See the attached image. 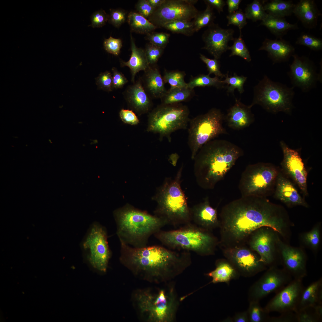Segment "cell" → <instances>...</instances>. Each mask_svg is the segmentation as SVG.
<instances>
[{"mask_svg": "<svg viewBox=\"0 0 322 322\" xmlns=\"http://www.w3.org/2000/svg\"><path fill=\"white\" fill-rule=\"evenodd\" d=\"M222 240L239 243L253 232L269 227L283 235L285 214L266 197L242 196L226 205L220 215Z\"/></svg>", "mask_w": 322, "mask_h": 322, "instance_id": "obj_1", "label": "cell"}, {"mask_svg": "<svg viewBox=\"0 0 322 322\" xmlns=\"http://www.w3.org/2000/svg\"><path fill=\"white\" fill-rule=\"evenodd\" d=\"M122 263L136 275L156 282L179 274L191 264L189 252L159 245L137 248L120 242Z\"/></svg>", "mask_w": 322, "mask_h": 322, "instance_id": "obj_2", "label": "cell"}, {"mask_svg": "<svg viewBox=\"0 0 322 322\" xmlns=\"http://www.w3.org/2000/svg\"><path fill=\"white\" fill-rule=\"evenodd\" d=\"M243 155L240 148L229 141L215 140L208 142L193 160L197 183L203 189H213Z\"/></svg>", "mask_w": 322, "mask_h": 322, "instance_id": "obj_3", "label": "cell"}, {"mask_svg": "<svg viewBox=\"0 0 322 322\" xmlns=\"http://www.w3.org/2000/svg\"><path fill=\"white\" fill-rule=\"evenodd\" d=\"M114 215L120 242L134 247L147 246L150 237L167 224L156 215L130 207L116 210Z\"/></svg>", "mask_w": 322, "mask_h": 322, "instance_id": "obj_4", "label": "cell"}, {"mask_svg": "<svg viewBox=\"0 0 322 322\" xmlns=\"http://www.w3.org/2000/svg\"><path fill=\"white\" fill-rule=\"evenodd\" d=\"M183 168L182 165L174 178L167 179L157 197L156 215L174 226L191 222L190 208L181 186Z\"/></svg>", "mask_w": 322, "mask_h": 322, "instance_id": "obj_5", "label": "cell"}, {"mask_svg": "<svg viewBox=\"0 0 322 322\" xmlns=\"http://www.w3.org/2000/svg\"><path fill=\"white\" fill-rule=\"evenodd\" d=\"M154 235L168 249L192 251L202 256L212 254L217 244L216 239L209 231L191 222L176 230H161Z\"/></svg>", "mask_w": 322, "mask_h": 322, "instance_id": "obj_6", "label": "cell"}, {"mask_svg": "<svg viewBox=\"0 0 322 322\" xmlns=\"http://www.w3.org/2000/svg\"><path fill=\"white\" fill-rule=\"evenodd\" d=\"M189 114L188 107L181 103H161L148 113L147 131L158 134L161 140L165 137L170 142L173 133L187 128Z\"/></svg>", "mask_w": 322, "mask_h": 322, "instance_id": "obj_7", "label": "cell"}, {"mask_svg": "<svg viewBox=\"0 0 322 322\" xmlns=\"http://www.w3.org/2000/svg\"><path fill=\"white\" fill-rule=\"evenodd\" d=\"M294 88L273 81L265 75L254 87L253 100L249 106L251 108L258 105L274 114L283 112L290 114L293 108Z\"/></svg>", "mask_w": 322, "mask_h": 322, "instance_id": "obj_8", "label": "cell"}, {"mask_svg": "<svg viewBox=\"0 0 322 322\" xmlns=\"http://www.w3.org/2000/svg\"><path fill=\"white\" fill-rule=\"evenodd\" d=\"M135 299L139 311L147 321L168 322L173 320L177 303L172 290H142L136 293Z\"/></svg>", "mask_w": 322, "mask_h": 322, "instance_id": "obj_9", "label": "cell"}, {"mask_svg": "<svg viewBox=\"0 0 322 322\" xmlns=\"http://www.w3.org/2000/svg\"><path fill=\"white\" fill-rule=\"evenodd\" d=\"M224 120V114L216 108L190 119L188 143L192 160L204 145L220 135L227 133L223 125Z\"/></svg>", "mask_w": 322, "mask_h": 322, "instance_id": "obj_10", "label": "cell"}, {"mask_svg": "<svg viewBox=\"0 0 322 322\" xmlns=\"http://www.w3.org/2000/svg\"><path fill=\"white\" fill-rule=\"evenodd\" d=\"M280 171L270 163L248 165L242 173L239 183L242 196L266 197L274 191Z\"/></svg>", "mask_w": 322, "mask_h": 322, "instance_id": "obj_11", "label": "cell"}, {"mask_svg": "<svg viewBox=\"0 0 322 322\" xmlns=\"http://www.w3.org/2000/svg\"><path fill=\"white\" fill-rule=\"evenodd\" d=\"M81 247L93 268L102 272L106 271L111 252L105 227L98 222L93 223L83 240Z\"/></svg>", "mask_w": 322, "mask_h": 322, "instance_id": "obj_12", "label": "cell"}, {"mask_svg": "<svg viewBox=\"0 0 322 322\" xmlns=\"http://www.w3.org/2000/svg\"><path fill=\"white\" fill-rule=\"evenodd\" d=\"M196 1L165 0L148 20L157 28L172 21H191L199 12L194 6Z\"/></svg>", "mask_w": 322, "mask_h": 322, "instance_id": "obj_13", "label": "cell"}, {"mask_svg": "<svg viewBox=\"0 0 322 322\" xmlns=\"http://www.w3.org/2000/svg\"><path fill=\"white\" fill-rule=\"evenodd\" d=\"M292 280L291 276L284 269L271 266L250 288L249 301H259L271 293H276Z\"/></svg>", "mask_w": 322, "mask_h": 322, "instance_id": "obj_14", "label": "cell"}, {"mask_svg": "<svg viewBox=\"0 0 322 322\" xmlns=\"http://www.w3.org/2000/svg\"><path fill=\"white\" fill-rule=\"evenodd\" d=\"M292 56L293 60L287 74L292 87L308 92L316 87L318 81H321V73L317 72L315 65L308 57L295 54Z\"/></svg>", "mask_w": 322, "mask_h": 322, "instance_id": "obj_15", "label": "cell"}, {"mask_svg": "<svg viewBox=\"0 0 322 322\" xmlns=\"http://www.w3.org/2000/svg\"><path fill=\"white\" fill-rule=\"evenodd\" d=\"M304 288L302 279H293L279 291L264 308L267 313H281L290 312H296L302 291Z\"/></svg>", "mask_w": 322, "mask_h": 322, "instance_id": "obj_16", "label": "cell"}, {"mask_svg": "<svg viewBox=\"0 0 322 322\" xmlns=\"http://www.w3.org/2000/svg\"><path fill=\"white\" fill-rule=\"evenodd\" d=\"M280 144L283 154L282 171L296 184L304 196H307V172L299 151L290 148L283 141Z\"/></svg>", "mask_w": 322, "mask_h": 322, "instance_id": "obj_17", "label": "cell"}, {"mask_svg": "<svg viewBox=\"0 0 322 322\" xmlns=\"http://www.w3.org/2000/svg\"><path fill=\"white\" fill-rule=\"evenodd\" d=\"M234 32L232 29H223L213 24L209 26L202 35L205 43L202 49L207 50L214 58L219 59L228 49L229 41L234 40Z\"/></svg>", "mask_w": 322, "mask_h": 322, "instance_id": "obj_18", "label": "cell"}, {"mask_svg": "<svg viewBox=\"0 0 322 322\" xmlns=\"http://www.w3.org/2000/svg\"><path fill=\"white\" fill-rule=\"evenodd\" d=\"M226 256L238 273L244 276H254L264 269V264L260 261L259 258L248 249L231 250L226 253Z\"/></svg>", "mask_w": 322, "mask_h": 322, "instance_id": "obj_19", "label": "cell"}, {"mask_svg": "<svg viewBox=\"0 0 322 322\" xmlns=\"http://www.w3.org/2000/svg\"><path fill=\"white\" fill-rule=\"evenodd\" d=\"M281 256L284 269L293 279H303L307 275L306 258L304 253L281 243Z\"/></svg>", "mask_w": 322, "mask_h": 322, "instance_id": "obj_20", "label": "cell"}, {"mask_svg": "<svg viewBox=\"0 0 322 322\" xmlns=\"http://www.w3.org/2000/svg\"><path fill=\"white\" fill-rule=\"evenodd\" d=\"M123 95L128 107L138 115L149 113L151 110L152 99L145 90L140 78L128 86Z\"/></svg>", "mask_w": 322, "mask_h": 322, "instance_id": "obj_21", "label": "cell"}, {"mask_svg": "<svg viewBox=\"0 0 322 322\" xmlns=\"http://www.w3.org/2000/svg\"><path fill=\"white\" fill-rule=\"evenodd\" d=\"M256 231L251 241V247L259 254L260 262L264 265L271 264L275 259L273 234L263 228Z\"/></svg>", "mask_w": 322, "mask_h": 322, "instance_id": "obj_22", "label": "cell"}, {"mask_svg": "<svg viewBox=\"0 0 322 322\" xmlns=\"http://www.w3.org/2000/svg\"><path fill=\"white\" fill-rule=\"evenodd\" d=\"M275 188V197L287 206L308 207L294 185L281 170L277 177Z\"/></svg>", "mask_w": 322, "mask_h": 322, "instance_id": "obj_23", "label": "cell"}, {"mask_svg": "<svg viewBox=\"0 0 322 322\" xmlns=\"http://www.w3.org/2000/svg\"><path fill=\"white\" fill-rule=\"evenodd\" d=\"M190 208L191 222L196 225L209 231L219 225L217 211L210 205L208 197Z\"/></svg>", "mask_w": 322, "mask_h": 322, "instance_id": "obj_24", "label": "cell"}, {"mask_svg": "<svg viewBox=\"0 0 322 322\" xmlns=\"http://www.w3.org/2000/svg\"><path fill=\"white\" fill-rule=\"evenodd\" d=\"M250 106H247L237 99L225 116V120L230 128L240 130L249 126L254 121V116Z\"/></svg>", "mask_w": 322, "mask_h": 322, "instance_id": "obj_25", "label": "cell"}, {"mask_svg": "<svg viewBox=\"0 0 322 322\" xmlns=\"http://www.w3.org/2000/svg\"><path fill=\"white\" fill-rule=\"evenodd\" d=\"M265 50L274 64L285 62L295 54V49L289 42L282 38H266L258 50Z\"/></svg>", "mask_w": 322, "mask_h": 322, "instance_id": "obj_26", "label": "cell"}, {"mask_svg": "<svg viewBox=\"0 0 322 322\" xmlns=\"http://www.w3.org/2000/svg\"><path fill=\"white\" fill-rule=\"evenodd\" d=\"M140 78L143 88L152 99H160L167 90L160 71L156 65H149Z\"/></svg>", "mask_w": 322, "mask_h": 322, "instance_id": "obj_27", "label": "cell"}, {"mask_svg": "<svg viewBox=\"0 0 322 322\" xmlns=\"http://www.w3.org/2000/svg\"><path fill=\"white\" fill-rule=\"evenodd\" d=\"M293 13L303 26L309 29L316 27L318 18L321 15L313 0H300L295 4Z\"/></svg>", "mask_w": 322, "mask_h": 322, "instance_id": "obj_28", "label": "cell"}, {"mask_svg": "<svg viewBox=\"0 0 322 322\" xmlns=\"http://www.w3.org/2000/svg\"><path fill=\"white\" fill-rule=\"evenodd\" d=\"M130 38L131 50L130 58L127 61L121 60L120 62L121 67L127 66L129 68L131 75V80L134 83L137 73L140 71H145L150 65L147 60L145 50L136 46L131 33Z\"/></svg>", "mask_w": 322, "mask_h": 322, "instance_id": "obj_29", "label": "cell"}, {"mask_svg": "<svg viewBox=\"0 0 322 322\" xmlns=\"http://www.w3.org/2000/svg\"><path fill=\"white\" fill-rule=\"evenodd\" d=\"M318 305H322V278L304 287L296 312Z\"/></svg>", "mask_w": 322, "mask_h": 322, "instance_id": "obj_30", "label": "cell"}, {"mask_svg": "<svg viewBox=\"0 0 322 322\" xmlns=\"http://www.w3.org/2000/svg\"><path fill=\"white\" fill-rule=\"evenodd\" d=\"M261 25L266 27L278 38H282L291 30L298 29L297 23L292 24L287 21L285 18L274 16L267 13Z\"/></svg>", "mask_w": 322, "mask_h": 322, "instance_id": "obj_31", "label": "cell"}, {"mask_svg": "<svg viewBox=\"0 0 322 322\" xmlns=\"http://www.w3.org/2000/svg\"><path fill=\"white\" fill-rule=\"evenodd\" d=\"M239 273L230 263L224 261L218 262L215 269L207 275L212 278L213 283L225 282L229 283L232 279L236 278Z\"/></svg>", "mask_w": 322, "mask_h": 322, "instance_id": "obj_32", "label": "cell"}, {"mask_svg": "<svg viewBox=\"0 0 322 322\" xmlns=\"http://www.w3.org/2000/svg\"><path fill=\"white\" fill-rule=\"evenodd\" d=\"M194 95V89L187 87L170 88L160 99L162 104L178 103L188 101Z\"/></svg>", "mask_w": 322, "mask_h": 322, "instance_id": "obj_33", "label": "cell"}, {"mask_svg": "<svg viewBox=\"0 0 322 322\" xmlns=\"http://www.w3.org/2000/svg\"><path fill=\"white\" fill-rule=\"evenodd\" d=\"M295 5L292 1L272 0L266 3L264 7L268 14L285 18L293 13Z\"/></svg>", "mask_w": 322, "mask_h": 322, "instance_id": "obj_34", "label": "cell"}, {"mask_svg": "<svg viewBox=\"0 0 322 322\" xmlns=\"http://www.w3.org/2000/svg\"><path fill=\"white\" fill-rule=\"evenodd\" d=\"M127 20L131 30L137 33L147 35L157 28L138 13L130 12Z\"/></svg>", "mask_w": 322, "mask_h": 322, "instance_id": "obj_35", "label": "cell"}, {"mask_svg": "<svg viewBox=\"0 0 322 322\" xmlns=\"http://www.w3.org/2000/svg\"><path fill=\"white\" fill-rule=\"evenodd\" d=\"M224 84L218 77H211L208 74H202L191 78L187 83V87L193 89L197 87L213 86L220 89L224 88Z\"/></svg>", "mask_w": 322, "mask_h": 322, "instance_id": "obj_36", "label": "cell"}, {"mask_svg": "<svg viewBox=\"0 0 322 322\" xmlns=\"http://www.w3.org/2000/svg\"><path fill=\"white\" fill-rule=\"evenodd\" d=\"M163 27L173 33L182 34L189 36L196 32L192 21L178 20L167 23L163 25Z\"/></svg>", "mask_w": 322, "mask_h": 322, "instance_id": "obj_37", "label": "cell"}, {"mask_svg": "<svg viewBox=\"0 0 322 322\" xmlns=\"http://www.w3.org/2000/svg\"><path fill=\"white\" fill-rule=\"evenodd\" d=\"M185 75L184 71L165 70L162 77L165 83H168L170 85V88L173 89L187 87V83L184 79Z\"/></svg>", "mask_w": 322, "mask_h": 322, "instance_id": "obj_38", "label": "cell"}, {"mask_svg": "<svg viewBox=\"0 0 322 322\" xmlns=\"http://www.w3.org/2000/svg\"><path fill=\"white\" fill-rule=\"evenodd\" d=\"M207 5L206 9L202 12H199L192 21L196 32L204 27H209L213 24L215 16L212 7Z\"/></svg>", "mask_w": 322, "mask_h": 322, "instance_id": "obj_39", "label": "cell"}, {"mask_svg": "<svg viewBox=\"0 0 322 322\" xmlns=\"http://www.w3.org/2000/svg\"><path fill=\"white\" fill-rule=\"evenodd\" d=\"M245 14L247 18L253 21H262L267 16L264 6L258 0H254L248 4L245 10Z\"/></svg>", "mask_w": 322, "mask_h": 322, "instance_id": "obj_40", "label": "cell"}, {"mask_svg": "<svg viewBox=\"0 0 322 322\" xmlns=\"http://www.w3.org/2000/svg\"><path fill=\"white\" fill-rule=\"evenodd\" d=\"M248 311L249 321L250 322H268L270 316L260 306L259 301H250Z\"/></svg>", "mask_w": 322, "mask_h": 322, "instance_id": "obj_41", "label": "cell"}, {"mask_svg": "<svg viewBox=\"0 0 322 322\" xmlns=\"http://www.w3.org/2000/svg\"><path fill=\"white\" fill-rule=\"evenodd\" d=\"M225 79L222 80V82L227 84V92L232 93L233 95L234 90L237 89L239 92L242 94L244 92L243 86L247 79V77L243 75L238 76L236 73L233 75L229 77L228 73L225 75Z\"/></svg>", "mask_w": 322, "mask_h": 322, "instance_id": "obj_42", "label": "cell"}, {"mask_svg": "<svg viewBox=\"0 0 322 322\" xmlns=\"http://www.w3.org/2000/svg\"><path fill=\"white\" fill-rule=\"evenodd\" d=\"M295 43L296 44L306 46L315 51L322 49V39L308 33H302Z\"/></svg>", "mask_w": 322, "mask_h": 322, "instance_id": "obj_43", "label": "cell"}, {"mask_svg": "<svg viewBox=\"0 0 322 322\" xmlns=\"http://www.w3.org/2000/svg\"><path fill=\"white\" fill-rule=\"evenodd\" d=\"M228 49L231 51L230 57L237 55L248 62L251 60L250 52L242 38L241 31H240L239 37L234 39L233 44L231 46H229Z\"/></svg>", "mask_w": 322, "mask_h": 322, "instance_id": "obj_44", "label": "cell"}, {"mask_svg": "<svg viewBox=\"0 0 322 322\" xmlns=\"http://www.w3.org/2000/svg\"><path fill=\"white\" fill-rule=\"evenodd\" d=\"M170 37L168 33L152 32L146 35L145 39L150 44L164 49L169 42Z\"/></svg>", "mask_w": 322, "mask_h": 322, "instance_id": "obj_45", "label": "cell"}, {"mask_svg": "<svg viewBox=\"0 0 322 322\" xmlns=\"http://www.w3.org/2000/svg\"><path fill=\"white\" fill-rule=\"evenodd\" d=\"M297 322H319L322 318L317 313L314 306L305 308L296 312Z\"/></svg>", "mask_w": 322, "mask_h": 322, "instance_id": "obj_46", "label": "cell"}, {"mask_svg": "<svg viewBox=\"0 0 322 322\" xmlns=\"http://www.w3.org/2000/svg\"><path fill=\"white\" fill-rule=\"evenodd\" d=\"M164 49L150 43L147 45L144 50L150 65H155L162 55Z\"/></svg>", "mask_w": 322, "mask_h": 322, "instance_id": "obj_47", "label": "cell"}, {"mask_svg": "<svg viewBox=\"0 0 322 322\" xmlns=\"http://www.w3.org/2000/svg\"><path fill=\"white\" fill-rule=\"evenodd\" d=\"M200 58L206 64L209 75L214 74L215 76L221 78L225 77V75L223 74L220 71V65L218 59L215 58L210 59L201 54H200Z\"/></svg>", "mask_w": 322, "mask_h": 322, "instance_id": "obj_48", "label": "cell"}, {"mask_svg": "<svg viewBox=\"0 0 322 322\" xmlns=\"http://www.w3.org/2000/svg\"><path fill=\"white\" fill-rule=\"evenodd\" d=\"M96 83L100 89L107 92L113 89L112 75L110 72L106 71L101 73L96 78Z\"/></svg>", "mask_w": 322, "mask_h": 322, "instance_id": "obj_49", "label": "cell"}, {"mask_svg": "<svg viewBox=\"0 0 322 322\" xmlns=\"http://www.w3.org/2000/svg\"><path fill=\"white\" fill-rule=\"evenodd\" d=\"M127 13L121 9H110L109 22L116 27H119L124 23L127 18Z\"/></svg>", "mask_w": 322, "mask_h": 322, "instance_id": "obj_50", "label": "cell"}, {"mask_svg": "<svg viewBox=\"0 0 322 322\" xmlns=\"http://www.w3.org/2000/svg\"><path fill=\"white\" fill-rule=\"evenodd\" d=\"M228 20L227 26L233 25L238 27L240 31L246 24V17L245 14L241 10H238L227 16Z\"/></svg>", "mask_w": 322, "mask_h": 322, "instance_id": "obj_51", "label": "cell"}, {"mask_svg": "<svg viewBox=\"0 0 322 322\" xmlns=\"http://www.w3.org/2000/svg\"><path fill=\"white\" fill-rule=\"evenodd\" d=\"M103 46L105 49L108 53L118 56L122 46V42L120 39L114 38L110 36L104 40Z\"/></svg>", "mask_w": 322, "mask_h": 322, "instance_id": "obj_52", "label": "cell"}, {"mask_svg": "<svg viewBox=\"0 0 322 322\" xmlns=\"http://www.w3.org/2000/svg\"><path fill=\"white\" fill-rule=\"evenodd\" d=\"M303 239L306 244L314 249L316 248L320 242V232L319 227L316 226L310 231L305 233Z\"/></svg>", "mask_w": 322, "mask_h": 322, "instance_id": "obj_53", "label": "cell"}, {"mask_svg": "<svg viewBox=\"0 0 322 322\" xmlns=\"http://www.w3.org/2000/svg\"><path fill=\"white\" fill-rule=\"evenodd\" d=\"M135 8L138 13L147 19L156 9L150 5L147 0L138 1L136 4Z\"/></svg>", "mask_w": 322, "mask_h": 322, "instance_id": "obj_54", "label": "cell"}, {"mask_svg": "<svg viewBox=\"0 0 322 322\" xmlns=\"http://www.w3.org/2000/svg\"><path fill=\"white\" fill-rule=\"evenodd\" d=\"M109 16L105 11L102 9L95 12L91 16V24L90 26L93 28L103 27L108 21Z\"/></svg>", "mask_w": 322, "mask_h": 322, "instance_id": "obj_55", "label": "cell"}, {"mask_svg": "<svg viewBox=\"0 0 322 322\" xmlns=\"http://www.w3.org/2000/svg\"><path fill=\"white\" fill-rule=\"evenodd\" d=\"M119 115L121 120L126 124L135 125L139 123V120L135 112L131 110L121 109Z\"/></svg>", "mask_w": 322, "mask_h": 322, "instance_id": "obj_56", "label": "cell"}, {"mask_svg": "<svg viewBox=\"0 0 322 322\" xmlns=\"http://www.w3.org/2000/svg\"><path fill=\"white\" fill-rule=\"evenodd\" d=\"M112 83L113 89H119L123 88L128 82V80L124 75L115 67L112 69Z\"/></svg>", "mask_w": 322, "mask_h": 322, "instance_id": "obj_57", "label": "cell"}, {"mask_svg": "<svg viewBox=\"0 0 322 322\" xmlns=\"http://www.w3.org/2000/svg\"><path fill=\"white\" fill-rule=\"evenodd\" d=\"M278 316L270 317L268 321L270 322H297L296 313L293 312L283 313Z\"/></svg>", "mask_w": 322, "mask_h": 322, "instance_id": "obj_58", "label": "cell"}, {"mask_svg": "<svg viewBox=\"0 0 322 322\" xmlns=\"http://www.w3.org/2000/svg\"><path fill=\"white\" fill-rule=\"evenodd\" d=\"M204 1L207 4L216 8L219 13L223 11V8L225 5V1L223 0H206Z\"/></svg>", "mask_w": 322, "mask_h": 322, "instance_id": "obj_59", "label": "cell"}, {"mask_svg": "<svg viewBox=\"0 0 322 322\" xmlns=\"http://www.w3.org/2000/svg\"><path fill=\"white\" fill-rule=\"evenodd\" d=\"M233 322H248L249 321L248 311L237 313L232 319Z\"/></svg>", "mask_w": 322, "mask_h": 322, "instance_id": "obj_60", "label": "cell"}, {"mask_svg": "<svg viewBox=\"0 0 322 322\" xmlns=\"http://www.w3.org/2000/svg\"><path fill=\"white\" fill-rule=\"evenodd\" d=\"M241 0H227L226 3L228 6V10L229 14L231 13L238 10Z\"/></svg>", "mask_w": 322, "mask_h": 322, "instance_id": "obj_61", "label": "cell"}, {"mask_svg": "<svg viewBox=\"0 0 322 322\" xmlns=\"http://www.w3.org/2000/svg\"><path fill=\"white\" fill-rule=\"evenodd\" d=\"M165 0H147L149 3L153 7L157 8L160 7Z\"/></svg>", "mask_w": 322, "mask_h": 322, "instance_id": "obj_62", "label": "cell"}, {"mask_svg": "<svg viewBox=\"0 0 322 322\" xmlns=\"http://www.w3.org/2000/svg\"><path fill=\"white\" fill-rule=\"evenodd\" d=\"M97 143H98V141H97V140H92L91 142V144H95Z\"/></svg>", "mask_w": 322, "mask_h": 322, "instance_id": "obj_63", "label": "cell"}]
</instances>
